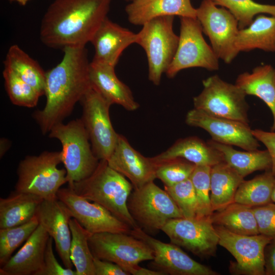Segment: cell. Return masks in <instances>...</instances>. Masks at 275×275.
Instances as JSON below:
<instances>
[{
  "instance_id": "obj_24",
  "label": "cell",
  "mask_w": 275,
  "mask_h": 275,
  "mask_svg": "<svg viewBox=\"0 0 275 275\" xmlns=\"http://www.w3.org/2000/svg\"><path fill=\"white\" fill-rule=\"evenodd\" d=\"M176 158L185 159L196 166L211 167L224 161L220 151L196 136L178 140L167 150L151 159L156 164Z\"/></svg>"
},
{
  "instance_id": "obj_36",
  "label": "cell",
  "mask_w": 275,
  "mask_h": 275,
  "mask_svg": "<svg viewBox=\"0 0 275 275\" xmlns=\"http://www.w3.org/2000/svg\"><path fill=\"white\" fill-rule=\"evenodd\" d=\"M3 75L6 90L13 104L26 107L37 105L41 95L35 89L8 69L4 68Z\"/></svg>"
},
{
  "instance_id": "obj_48",
  "label": "cell",
  "mask_w": 275,
  "mask_h": 275,
  "mask_svg": "<svg viewBox=\"0 0 275 275\" xmlns=\"http://www.w3.org/2000/svg\"><path fill=\"white\" fill-rule=\"evenodd\" d=\"M271 201L272 202L275 203V181L271 196Z\"/></svg>"
},
{
  "instance_id": "obj_28",
  "label": "cell",
  "mask_w": 275,
  "mask_h": 275,
  "mask_svg": "<svg viewBox=\"0 0 275 275\" xmlns=\"http://www.w3.org/2000/svg\"><path fill=\"white\" fill-rule=\"evenodd\" d=\"M235 46L239 52L260 49L275 52V16L258 15L249 26L239 30Z\"/></svg>"
},
{
  "instance_id": "obj_32",
  "label": "cell",
  "mask_w": 275,
  "mask_h": 275,
  "mask_svg": "<svg viewBox=\"0 0 275 275\" xmlns=\"http://www.w3.org/2000/svg\"><path fill=\"white\" fill-rule=\"evenodd\" d=\"M275 177L270 170L250 180H243L236 191L234 202L252 207L272 202L271 196Z\"/></svg>"
},
{
  "instance_id": "obj_13",
  "label": "cell",
  "mask_w": 275,
  "mask_h": 275,
  "mask_svg": "<svg viewBox=\"0 0 275 275\" xmlns=\"http://www.w3.org/2000/svg\"><path fill=\"white\" fill-rule=\"evenodd\" d=\"M218 244L234 257L229 271L235 275H265L264 251L272 237L259 234L245 235L233 233L224 227L214 226Z\"/></svg>"
},
{
  "instance_id": "obj_20",
  "label": "cell",
  "mask_w": 275,
  "mask_h": 275,
  "mask_svg": "<svg viewBox=\"0 0 275 275\" xmlns=\"http://www.w3.org/2000/svg\"><path fill=\"white\" fill-rule=\"evenodd\" d=\"M136 34L106 17L90 42L95 49L92 61L115 67L123 51L136 43Z\"/></svg>"
},
{
  "instance_id": "obj_31",
  "label": "cell",
  "mask_w": 275,
  "mask_h": 275,
  "mask_svg": "<svg viewBox=\"0 0 275 275\" xmlns=\"http://www.w3.org/2000/svg\"><path fill=\"white\" fill-rule=\"evenodd\" d=\"M210 219L214 226L224 227L236 234H260L253 207L233 202L223 209L214 212Z\"/></svg>"
},
{
  "instance_id": "obj_45",
  "label": "cell",
  "mask_w": 275,
  "mask_h": 275,
  "mask_svg": "<svg viewBox=\"0 0 275 275\" xmlns=\"http://www.w3.org/2000/svg\"><path fill=\"white\" fill-rule=\"evenodd\" d=\"M127 272L133 275H165L162 272L146 269L139 266L138 265L129 268Z\"/></svg>"
},
{
  "instance_id": "obj_22",
  "label": "cell",
  "mask_w": 275,
  "mask_h": 275,
  "mask_svg": "<svg viewBox=\"0 0 275 275\" xmlns=\"http://www.w3.org/2000/svg\"><path fill=\"white\" fill-rule=\"evenodd\" d=\"M115 67L92 61L90 79L92 88L111 105L117 104L129 111L139 107L129 88L117 76Z\"/></svg>"
},
{
  "instance_id": "obj_6",
  "label": "cell",
  "mask_w": 275,
  "mask_h": 275,
  "mask_svg": "<svg viewBox=\"0 0 275 275\" xmlns=\"http://www.w3.org/2000/svg\"><path fill=\"white\" fill-rule=\"evenodd\" d=\"M174 16L155 18L146 22L136 34V44L145 50L148 60V78L159 85L176 52L179 36L173 30Z\"/></svg>"
},
{
  "instance_id": "obj_38",
  "label": "cell",
  "mask_w": 275,
  "mask_h": 275,
  "mask_svg": "<svg viewBox=\"0 0 275 275\" xmlns=\"http://www.w3.org/2000/svg\"><path fill=\"white\" fill-rule=\"evenodd\" d=\"M196 165L182 158H176L156 163V177L171 186L190 178Z\"/></svg>"
},
{
  "instance_id": "obj_19",
  "label": "cell",
  "mask_w": 275,
  "mask_h": 275,
  "mask_svg": "<svg viewBox=\"0 0 275 275\" xmlns=\"http://www.w3.org/2000/svg\"><path fill=\"white\" fill-rule=\"evenodd\" d=\"M107 161L109 167L130 181L134 189L156 178V164L151 158L146 157L135 150L121 134H119L115 149Z\"/></svg>"
},
{
  "instance_id": "obj_33",
  "label": "cell",
  "mask_w": 275,
  "mask_h": 275,
  "mask_svg": "<svg viewBox=\"0 0 275 275\" xmlns=\"http://www.w3.org/2000/svg\"><path fill=\"white\" fill-rule=\"evenodd\" d=\"M71 233L70 257L77 275H95L94 256L90 250L89 233L74 218L69 221Z\"/></svg>"
},
{
  "instance_id": "obj_2",
  "label": "cell",
  "mask_w": 275,
  "mask_h": 275,
  "mask_svg": "<svg viewBox=\"0 0 275 275\" xmlns=\"http://www.w3.org/2000/svg\"><path fill=\"white\" fill-rule=\"evenodd\" d=\"M113 0H54L43 16L40 38L63 50L84 47L106 18Z\"/></svg>"
},
{
  "instance_id": "obj_35",
  "label": "cell",
  "mask_w": 275,
  "mask_h": 275,
  "mask_svg": "<svg viewBox=\"0 0 275 275\" xmlns=\"http://www.w3.org/2000/svg\"><path fill=\"white\" fill-rule=\"evenodd\" d=\"M35 216L23 224L0 229V264L3 266L11 257L13 252L26 240L39 226Z\"/></svg>"
},
{
  "instance_id": "obj_41",
  "label": "cell",
  "mask_w": 275,
  "mask_h": 275,
  "mask_svg": "<svg viewBox=\"0 0 275 275\" xmlns=\"http://www.w3.org/2000/svg\"><path fill=\"white\" fill-rule=\"evenodd\" d=\"M52 241L49 237L45 252L44 266L37 275H77L75 270L60 264L54 255Z\"/></svg>"
},
{
  "instance_id": "obj_42",
  "label": "cell",
  "mask_w": 275,
  "mask_h": 275,
  "mask_svg": "<svg viewBox=\"0 0 275 275\" xmlns=\"http://www.w3.org/2000/svg\"><path fill=\"white\" fill-rule=\"evenodd\" d=\"M254 136L266 147L271 159V172L275 177V131L268 132L261 129H252Z\"/></svg>"
},
{
  "instance_id": "obj_23",
  "label": "cell",
  "mask_w": 275,
  "mask_h": 275,
  "mask_svg": "<svg viewBox=\"0 0 275 275\" xmlns=\"http://www.w3.org/2000/svg\"><path fill=\"white\" fill-rule=\"evenodd\" d=\"M125 10L129 22L139 25L158 17L196 18L197 14L190 0H138L127 5Z\"/></svg>"
},
{
  "instance_id": "obj_18",
  "label": "cell",
  "mask_w": 275,
  "mask_h": 275,
  "mask_svg": "<svg viewBox=\"0 0 275 275\" xmlns=\"http://www.w3.org/2000/svg\"><path fill=\"white\" fill-rule=\"evenodd\" d=\"M35 216L55 243L56 249L65 267L72 269L70 257L71 233L69 221L72 217L67 206L58 199L43 200Z\"/></svg>"
},
{
  "instance_id": "obj_4",
  "label": "cell",
  "mask_w": 275,
  "mask_h": 275,
  "mask_svg": "<svg viewBox=\"0 0 275 275\" xmlns=\"http://www.w3.org/2000/svg\"><path fill=\"white\" fill-rule=\"evenodd\" d=\"M50 138L59 140L62 147V162L67 172L68 186L86 179L97 168L99 159L94 154L81 119L67 124L59 123L49 132Z\"/></svg>"
},
{
  "instance_id": "obj_34",
  "label": "cell",
  "mask_w": 275,
  "mask_h": 275,
  "mask_svg": "<svg viewBox=\"0 0 275 275\" xmlns=\"http://www.w3.org/2000/svg\"><path fill=\"white\" fill-rule=\"evenodd\" d=\"M216 6L228 10L238 22L239 30L249 26L255 15L268 14L275 16V5L262 4L253 0H211Z\"/></svg>"
},
{
  "instance_id": "obj_14",
  "label": "cell",
  "mask_w": 275,
  "mask_h": 275,
  "mask_svg": "<svg viewBox=\"0 0 275 275\" xmlns=\"http://www.w3.org/2000/svg\"><path fill=\"white\" fill-rule=\"evenodd\" d=\"M171 243L199 257L215 255L219 238L209 217H179L170 219L161 230Z\"/></svg>"
},
{
  "instance_id": "obj_30",
  "label": "cell",
  "mask_w": 275,
  "mask_h": 275,
  "mask_svg": "<svg viewBox=\"0 0 275 275\" xmlns=\"http://www.w3.org/2000/svg\"><path fill=\"white\" fill-rule=\"evenodd\" d=\"M4 68L12 71L35 89L41 96L45 95L46 72L37 62L18 45H11L4 61Z\"/></svg>"
},
{
  "instance_id": "obj_17",
  "label": "cell",
  "mask_w": 275,
  "mask_h": 275,
  "mask_svg": "<svg viewBox=\"0 0 275 275\" xmlns=\"http://www.w3.org/2000/svg\"><path fill=\"white\" fill-rule=\"evenodd\" d=\"M130 234L148 244L153 250L152 266L156 270L171 275H218L210 267L190 258L180 246L161 242L144 232L140 227L131 229Z\"/></svg>"
},
{
  "instance_id": "obj_27",
  "label": "cell",
  "mask_w": 275,
  "mask_h": 275,
  "mask_svg": "<svg viewBox=\"0 0 275 275\" xmlns=\"http://www.w3.org/2000/svg\"><path fill=\"white\" fill-rule=\"evenodd\" d=\"M43 199L32 194L15 191L6 198H0V229L26 223L35 215Z\"/></svg>"
},
{
  "instance_id": "obj_7",
  "label": "cell",
  "mask_w": 275,
  "mask_h": 275,
  "mask_svg": "<svg viewBox=\"0 0 275 275\" xmlns=\"http://www.w3.org/2000/svg\"><path fill=\"white\" fill-rule=\"evenodd\" d=\"M177 49L166 72L173 78L181 70L201 67L209 71L219 68L218 58L203 36L201 23L197 18L180 17Z\"/></svg>"
},
{
  "instance_id": "obj_21",
  "label": "cell",
  "mask_w": 275,
  "mask_h": 275,
  "mask_svg": "<svg viewBox=\"0 0 275 275\" xmlns=\"http://www.w3.org/2000/svg\"><path fill=\"white\" fill-rule=\"evenodd\" d=\"M49 235L41 225L1 268V275H37L43 268Z\"/></svg>"
},
{
  "instance_id": "obj_37",
  "label": "cell",
  "mask_w": 275,
  "mask_h": 275,
  "mask_svg": "<svg viewBox=\"0 0 275 275\" xmlns=\"http://www.w3.org/2000/svg\"><path fill=\"white\" fill-rule=\"evenodd\" d=\"M211 167L196 166L191 180L198 202V217H209L213 213L210 200Z\"/></svg>"
},
{
  "instance_id": "obj_49",
  "label": "cell",
  "mask_w": 275,
  "mask_h": 275,
  "mask_svg": "<svg viewBox=\"0 0 275 275\" xmlns=\"http://www.w3.org/2000/svg\"><path fill=\"white\" fill-rule=\"evenodd\" d=\"M132 1H138V0H131Z\"/></svg>"
},
{
  "instance_id": "obj_11",
  "label": "cell",
  "mask_w": 275,
  "mask_h": 275,
  "mask_svg": "<svg viewBox=\"0 0 275 275\" xmlns=\"http://www.w3.org/2000/svg\"><path fill=\"white\" fill-rule=\"evenodd\" d=\"M80 102L82 106L81 119L88 134L92 150L99 160L107 161L119 136L110 119L109 110L111 104L92 88Z\"/></svg>"
},
{
  "instance_id": "obj_39",
  "label": "cell",
  "mask_w": 275,
  "mask_h": 275,
  "mask_svg": "<svg viewBox=\"0 0 275 275\" xmlns=\"http://www.w3.org/2000/svg\"><path fill=\"white\" fill-rule=\"evenodd\" d=\"M164 187L179 207L183 217H198V202L190 178L172 186Z\"/></svg>"
},
{
  "instance_id": "obj_29",
  "label": "cell",
  "mask_w": 275,
  "mask_h": 275,
  "mask_svg": "<svg viewBox=\"0 0 275 275\" xmlns=\"http://www.w3.org/2000/svg\"><path fill=\"white\" fill-rule=\"evenodd\" d=\"M207 143L220 151L224 161L243 178L257 171L271 170V159L267 150L240 151L211 139Z\"/></svg>"
},
{
  "instance_id": "obj_15",
  "label": "cell",
  "mask_w": 275,
  "mask_h": 275,
  "mask_svg": "<svg viewBox=\"0 0 275 275\" xmlns=\"http://www.w3.org/2000/svg\"><path fill=\"white\" fill-rule=\"evenodd\" d=\"M59 200L69 208L73 218L90 234L102 232L130 234L131 228L95 202L90 203L72 188H60Z\"/></svg>"
},
{
  "instance_id": "obj_44",
  "label": "cell",
  "mask_w": 275,
  "mask_h": 275,
  "mask_svg": "<svg viewBox=\"0 0 275 275\" xmlns=\"http://www.w3.org/2000/svg\"><path fill=\"white\" fill-rule=\"evenodd\" d=\"M264 260L265 275H275V238L265 248Z\"/></svg>"
},
{
  "instance_id": "obj_9",
  "label": "cell",
  "mask_w": 275,
  "mask_h": 275,
  "mask_svg": "<svg viewBox=\"0 0 275 275\" xmlns=\"http://www.w3.org/2000/svg\"><path fill=\"white\" fill-rule=\"evenodd\" d=\"M127 205L135 221L149 230H161L170 219L183 217L172 198L153 181L134 189Z\"/></svg>"
},
{
  "instance_id": "obj_1",
  "label": "cell",
  "mask_w": 275,
  "mask_h": 275,
  "mask_svg": "<svg viewBox=\"0 0 275 275\" xmlns=\"http://www.w3.org/2000/svg\"><path fill=\"white\" fill-rule=\"evenodd\" d=\"M63 51L61 62L46 72L45 105L33 114L43 134L62 122L92 88L85 47H67Z\"/></svg>"
},
{
  "instance_id": "obj_47",
  "label": "cell",
  "mask_w": 275,
  "mask_h": 275,
  "mask_svg": "<svg viewBox=\"0 0 275 275\" xmlns=\"http://www.w3.org/2000/svg\"><path fill=\"white\" fill-rule=\"evenodd\" d=\"M10 2H16L19 4L20 5L24 6L30 0H9Z\"/></svg>"
},
{
  "instance_id": "obj_43",
  "label": "cell",
  "mask_w": 275,
  "mask_h": 275,
  "mask_svg": "<svg viewBox=\"0 0 275 275\" xmlns=\"http://www.w3.org/2000/svg\"><path fill=\"white\" fill-rule=\"evenodd\" d=\"M95 275H128L118 265L94 257Z\"/></svg>"
},
{
  "instance_id": "obj_25",
  "label": "cell",
  "mask_w": 275,
  "mask_h": 275,
  "mask_svg": "<svg viewBox=\"0 0 275 275\" xmlns=\"http://www.w3.org/2000/svg\"><path fill=\"white\" fill-rule=\"evenodd\" d=\"M235 85L246 95H254L261 99L270 109L275 131V70L270 65L255 67L251 73L243 72L237 77Z\"/></svg>"
},
{
  "instance_id": "obj_8",
  "label": "cell",
  "mask_w": 275,
  "mask_h": 275,
  "mask_svg": "<svg viewBox=\"0 0 275 275\" xmlns=\"http://www.w3.org/2000/svg\"><path fill=\"white\" fill-rule=\"evenodd\" d=\"M203 89L193 99L194 108L218 117L249 124L246 94L217 75L203 80Z\"/></svg>"
},
{
  "instance_id": "obj_16",
  "label": "cell",
  "mask_w": 275,
  "mask_h": 275,
  "mask_svg": "<svg viewBox=\"0 0 275 275\" xmlns=\"http://www.w3.org/2000/svg\"><path fill=\"white\" fill-rule=\"evenodd\" d=\"M185 122L205 130L211 140L222 144L236 146L246 151L257 150L260 146L247 123L214 116L195 108L187 113Z\"/></svg>"
},
{
  "instance_id": "obj_10",
  "label": "cell",
  "mask_w": 275,
  "mask_h": 275,
  "mask_svg": "<svg viewBox=\"0 0 275 275\" xmlns=\"http://www.w3.org/2000/svg\"><path fill=\"white\" fill-rule=\"evenodd\" d=\"M196 9V18L214 53L218 59L230 63L239 52L235 46L238 21L228 10L217 7L211 0H203Z\"/></svg>"
},
{
  "instance_id": "obj_12",
  "label": "cell",
  "mask_w": 275,
  "mask_h": 275,
  "mask_svg": "<svg viewBox=\"0 0 275 275\" xmlns=\"http://www.w3.org/2000/svg\"><path fill=\"white\" fill-rule=\"evenodd\" d=\"M128 234L102 232L89 236L94 257L113 262L127 271L142 261L153 260V251L143 240Z\"/></svg>"
},
{
  "instance_id": "obj_46",
  "label": "cell",
  "mask_w": 275,
  "mask_h": 275,
  "mask_svg": "<svg viewBox=\"0 0 275 275\" xmlns=\"http://www.w3.org/2000/svg\"><path fill=\"white\" fill-rule=\"evenodd\" d=\"M10 147L9 141L5 138L1 139V151L0 155L1 158L3 156L6 152L8 150Z\"/></svg>"
},
{
  "instance_id": "obj_5",
  "label": "cell",
  "mask_w": 275,
  "mask_h": 275,
  "mask_svg": "<svg viewBox=\"0 0 275 275\" xmlns=\"http://www.w3.org/2000/svg\"><path fill=\"white\" fill-rule=\"evenodd\" d=\"M61 162V151H44L38 156H26L18 166L15 190L44 200L57 199L58 190L67 183L66 169L58 168Z\"/></svg>"
},
{
  "instance_id": "obj_26",
  "label": "cell",
  "mask_w": 275,
  "mask_h": 275,
  "mask_svg": "<svg viewBox=\"0 0 275 275\" xmlns=\"http://www.w3.org/2000/svg\"><path fill=\"white\" fill-rule=\"evenodd\" d=\"M244 178L225 161L211 167L210 200L213 212L234 202V198Z\"/></svg>"
},
{
  "instance_id": "obj_3",
  "label": "cell",
  "mask_w": 275,
  "mask_h": 275,
  "mask_svg": "<svg viewBox=\"0 0 275 275\" xmlns=\"http://www.w3.org/2000/svg\"><path fill=\"white\" fill-rule=\"evenodd\" d=\"M68 187L88 200L102 206L131 229L140 227L127 205L133 186L123 175L109 167L106 160H100L90 176Z\"/></svg>"
},
{
  "instance_id": "obj_40",
  "label": "cell",
  "mask_w": 275,
  "mask_h": 275,
  "mask_svg": "<svg viewBox=\"0 0 275 275\" xmlns=\"http://www.w3.org/2000/svg\"><path fill=\"white\" fill-rule=\"evenodd\" d=\"M260 234L275 238V203L253 207Z\"/></svg>"
}]
</instances>
